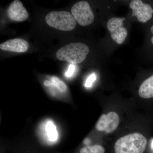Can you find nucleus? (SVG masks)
<instances>
[{"label": "nucleus", "mask_w": 153, "mask_h": 153, "mask_svg": "<svg viewBox=\"0 0 153 153\" xmlns=\"http://www.w3.org/2000/svg\"><path fill=\"white\" fill-rule=\"evenodd\" d=\"M96 79V76L95 74L93 73L91 74L90 76L88 77L86 79V82H85V86L86 88H89L91 87L93 82L95 81Z\"/></svg>", "instance_id": "nucleus-14"}, {"label": "nucleus", "mask_w": 153, "mask_h": 153, "mask_svg": "<svg viewBox=\"0 0 153 153\" xmlns=\"http://www.w3.org/2000/svg\"><path fill=\"white\" fill-rule=\"evenodd\" d=\"M45 21L47 25L57 30L70 31L76 26L72 14L66 11H53L46 15Z\"/></svg>", "instance_id": "nucleus-3"}, {"label": "nucleus", "mask_w": 153, "mask_h": 153, "mask_svg": "<svg viewBox=\"0 0 153 153\" xmlns=\"http://www.w3.org/2000/svg\"><path fill=\"white\" fill-rule=\"evenodd\" d=\"M151 42H152V44L153 45V37H152V38H151Z\"/></svg>", "instance_id": "nucleus-18"}, {"label": "nucleus", "mask_w": 153, "mask_h": 153, "mask_svg": "<svg viewBox=\"0 0 153 153\" xmlns=\"http://www.w3.org/2000/svg\"><path fill=\"white\" fill-rule=\"evenodd\" d=\"M104 148L100 145L87 146L80 149L79 153H105Z\"/></svg>", "instance_id": "nucleus-12"}, {"label": "nucleus", "mask_w": 153, "mask_h": 153, "mask_svg": "<svg viewBox=\"0 0 153 153\" xmlns=\"http://www.w3.org/2000/svg\"><path fill=\"white\" fill-rule=\"evenodd\" d=\"M29 48V43L22 38L10 39L0 44L1 50L17 53L26 52Z\"/></svg>", "instance_id": "nucleus-9"}, {"label": "nucleus", "mask_w": 153, "mask_h": 153, "mask_svg": "<svg viewBox=\"0 0 153 153\" xmlns=\"http://www.w3.org/2000/svg\"><path fill=\"white\" fill-rule=\"evenodd\" d=\"M75 70V66L73 64L69 65L68 70L66 73V76L67 77H70L73 75Z\"/></svg>", "instance_id": "nucleus-15"}, {"label": "nucleus", "mask_w": 153, "mask_h": 153, "mask_svg": "<svg viewBox=\"0 0 153 153\" xmlns=\"http://www.w3.org/2000/svg\"><path fill=\"white\" fill-rule=\"evenodd\" d=\"M151 147L153 150V139L152 140V144H151Z\"/></svg>", "instance_id": "nucleus-17"}, {"label": "nucleus", "mask_w": 153, "mask_h": 153, "mask_svg": "<svg viewBox=\"0 0 153 153\" xmlns=\"http://www.w3.org/2000/svg\"><path fill=\"white\" fill-rule=\"evenodd\" d=\"M89 52V47L82 43H72L61 47L56 52L57 59L71 64L82 63Z\"/></svg>", "instance_id": "nucleus-2"}, {"label": "nucleus", "mask_w": 153, "mask_h": 153, "mask_svg": "<svg viewBox=\"0 0 153 153\" xmlns=\"http://www.w3.org/2000/svg\"><path fill=\"white\" fill-rule=\"evenodd\" d=\"M129 6L132 10V16L136 17L140 22L146 23L152 18L153 9L149 4L140 0H133Z\"/></svg>", "instance_id": "nucleus-7"}, {"label": "nucleus", "mask_w": 153, "mask_h": 153, "mask_svg": "<svg viewBox=\"0 0 153 153\" xmlns=\"http://www.w3.org/2000/svg\"><path fill=\"white\" fill-rule=\"evenodd\" d=\"M51 86H55L61 92H66L67 90V86L66 84L59 78L53 76L51 78Z\"/></svg>", "instance_id": "nucleus-13"}, {"label": "nucleus", "mask_w": 153, "mask_h": 153, "mask_svg": "<svg viewBox=\"0 0 153 153\" xmlns=\"http://www.w3.org/2000/svg\"><path fill=\"white\" fill-rule=\"evenodd\" d=\"M71 14L80 26L90 25L94 21V16L89 4L85 1L78 2L72 6Z\"/></svg>", "instance_id": "nucleus-4"}, {"label": "nucleus", "mask_w": 153, "mask_h": 153, "mask_svg": "<svg viewBox=\"0 0 153 153\" xmlns=\"http://www.w3.org/2000/svg\"><path fill=\"white\" fill-rule=\"evenodd\" d=\"M139 95L141 98H153V74L145 79L140 86Z\"/></svg>", "instance_id": "nucleus-10"}, {"label": "nucleus", "mask_w": 153, "mask_h": 153, "mask_svg": "<svg viewBox=\"0 0 153 153\" xmlns=\"http://www.w3.org/2000/svg\"><path fill=\"white\" fill-rule=\"evenodd\" d=\"M120 123L118 114L114 111H111L107 114L102 115L96 125V128L100 131L110 134L114 131Z\"/></svg>", "instance_id": "nucleus-6"}, {"label": "nucleus", "mask_w": 153, "mask_h": 153, "mask_svg": "<svg viewBox=\"0 0 153 153\" xmlns=\"http://www.w3.org/2000/svg\"><path fill=\"white\" fill-rule=\"evenodd\" d=\"M151 32L152 34H153V25L151 27Z\"/></svg>", "instance_id": "nucleus-16"}, {"label": "nucleus", "mask_w": 153, "mask_h": 153, "mask_svg": "<svg viewBox=\"0 0 153 153\" xmlns=\"http://www.w3.org/2000/svg\"><path fill=\"white\" fill-rule=\"evenodd\" d=\"M147 143L146 138L140 133L130 134L120 138L114 146L115 153H143Z\"/></svg>", "instance_id": "nucleus-1"}, {"label": "nucleus", "mask_w": 153, "mask_h": 153, "mask_svg": "<svg viewBox=\"0 0 153 153\" xmlns=\"http://www.w3.org/2000/svg\"><path fill=\"white\" fill-rule=\"evenodd\" d=\"M125 18H112L107 22L108 30L111 38L118 44H123L128 36V31L123 27Z\"/></svg>", "instance_id": "nucleus-5"}, {"label": "nucleus", "mask_w": 153, "mask_h": 153, "mask_svg": "<svg viewBox=\"0 0 153 153\" xmlns=\"http://www.w3.org/2000/svg\"><path fill=\"white\" fill-rule=\"evenodd\" d=\"M46 131L49 140L55 142L57 139L58 133L56 126L52 122L49 121L46 125Z\"/></svg>", "instance_id": "nucleus-11"}, {"label": "nucleus", "mask_w": 153, "mask_h": 153, "mask_svg": "<svg viewBox=\"0 0 153 153\" xmlns=\"http://www.w3.org/2000/svg\"><path fill=\"white\" fill-rule=\"evenodd\" d=\"M7 14L10 20L16 22H24L29 17V13L22 2L15 0L9 6Z\"/></svg>", "instance_id": "nucleus-8"}]
</instances>
